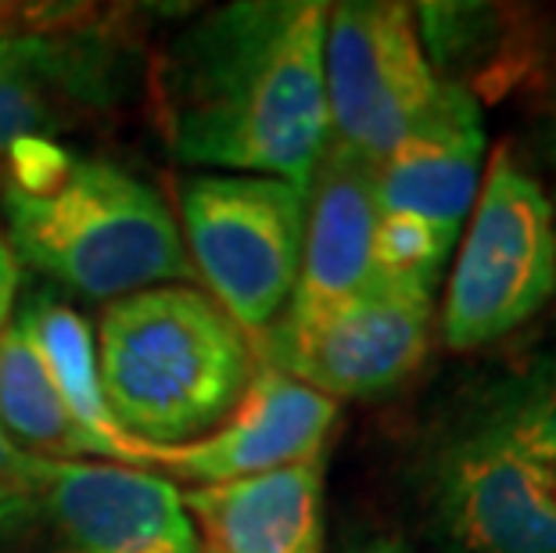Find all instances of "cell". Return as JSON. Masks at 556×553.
Listing matches in <instances>:
<instances>
[{"label":"cell","mask_w":556,"mask_h":553,"mask_svg":"<svg viewBox=\"0 0 556 553\" xmlns=\"http://www.w3.org/2000/svg\"><path fill=\"white\" fill-rule=\"evenodd\" d=\"M324 0H241L191 22L155 68V109L187 166L309 191L330 140Z\"/></svg>","instance_id":"6da1fadb"},{"label":"cell","mask_w":556,"mask_h":553,"mask_svg":"<svg viewBox=\"0 0 556 553\" xmlns=\"http://www.w3.org/2000/svg\"><path fill=\"white\" fill-rule=\"evenodd\" d=\"M93 338L109 414L140 445L205 439L241 403L258 367L252 338L191 285L109 302Z\"/></svg>","instance_id":"7a4b0ae2"},{"label":"cell","mask_w":556,"mask_h":553,"mask_svg":"<svg viewBox=\"0 0 556 553\" xmlns=\"http://www.w3.org/2000/svg\"><path fill=\"white\" fill-rule=\"evenodd\" d=\"M4 230L18 266L83 299L119 302L194 277L165 198L112 162L73 159L37 194L4 187Z\"/></svg>","instance_id":"3957f363"},{"label":"cell","mask_w":556,"mask_h":553,"mask_svg":"<svg viewBox=\"0 0 556 553\" xmlns=\"http://www.w3.org/2000/svg\"><path fill=\"white\" fill-rule=\"evenodd\" d=\"M324 79L330 140L374 169L406 140L481 112L434 73L413 4L399 0L330 4Z\"/></svg>","instance_id":"277c9868"},{"label":"cell","mask_w":556,"mask_h":553,"mask_svg":"<svg viewBox=\"0 0 556 553\" xmlns=\"http://www.w3.org/2000/svg\"><path fill=\"white\" fill-rule=\"evenodd\" d=\"M442 302V341L475 352L528 327L556 296V219L514 144L492 151Z\"/></svg>","instance_id":"5b68a950"},{"label":"cell","mask_w":556,"mask_h":553,"mask_svg":"<svg viewBox=\"0 0 556 553\" xmlns=\"http://www.w3.org/2000/svg\"><path fill=\"white\" fill-rule=\"evenodd\" d=\"M176 202V227L205 296L258 341L299 280L305 191L277 176L194 173L180 180Z\"/></svg>","instance_id":"8992f818"},{"label":"cell","mask_w":556,"mask_h":553,"mask_svg":"<svg viewBox=\"0 0 556 553\" xmlns=\"http://www.w3.org/2000/svg\"><path fill=\"white\" fill-rule=\"evenodd\" d=\"M417 497L442 553H556V503L470 403L424 442Z\"/></svg>","instance_id":"52a82bcc"},{"label":"cell","mask_w":556,"mask_h":553,"mask_svg":"<svg viewBox=\"0 0 556 553\" xmlns=\"http://www.w3.org/2000/svg\"><path fill=\"white\" fill-rule=\"evenodd\" d=\"M434 288L374 277L341 310L305 327L274 324L252 341L258 363L291 374L327 399H377L409 381L428 356Z\"/></svg>","instance_id":"ba28073f"},{"label":"cell","mask_w":556,"mask_h":553,"mask_svg":"<svg viewBox=\"0 0 556 553\" xmlns=\"http://www.w3.org/2000/svg\"><path fill=\"white\" fill-rule=\"evenodd\" d=\"M334 428V399L258 363L241 403L216 431L187 445H151L148 456L151 467H165L201 486H219L327 456Z\"/></svg>","instance_id":"9c48e42d"},{"label":"cell","mask_w":556,"mask_h":553,"mask_svg":"<svg viewBox=\"0 0 556 553\" xmlns=\"http://www.w3.org/2000/svg\"><path fill=\"white\" fill-rule=\"evenodd\" d=\"M40 514L58 532L54 553H198L180 489L140 467L51 461Z\"/></svg>","instance_id":"30bf717a"},{"label":"cell","mask_w":556,"mask_h":553,"mask_svg":"<svg viewBox=\"0 0 556 553\" xmlns=\"http://www.w3.org/2000/svg\"><path fill=\"white\" fill-rule=\"evenodd\" d=\"M115 84L119 43L83 22L0 37V159L18 140H54L87 112L112 104Z\"/></svg>","instance_id":"8fae6325"},{"label":"cell","mask_w":556,"mask_h":553,"mask_svg":"<svg viewBox=\"0 0 556 553\" xmlns=\"http://www.w3.org/2000/svg\"><path fill=\"white\" fill-rule=\"evenodd\" d=\"M374 166L327 140L305 191L299 280L277 324L305 327L359 299L374 285Z\"/></svg>","instance_id":"7c38bea8"},{"label":"cell","mask_w":556,"mask_h":553,"mask_svg":"<svg viewBox=\"0 0 556 553\" xmlns=\"http://www.w3.org/2000/svg\"><path fill=\"white\" fill-rule=\"evenodd\" d=\"M198 553H324L327 456L180 492Z\"/></svg>","instance_id":"4fadbf2b"},{"label":"cell","mask_w":556,"mask_h":553,"mask_svg":"<svg viewBox=\"0 0 556 553\" xmlns=\"http://www.w3.org/2000/svg\"><path fill=\"white\" fill-rule=\"evenodd\" d=\"M420 43L445 84L500 104L546 76L556 37L546 11L520 4H413Z\"/></svg>","instance_id":"5bb4252c"},{"label":"cell","mask_w":556,"mask_h":553,"mask_svg":"<svg viewBox=\"0 0 556 553\" xmlns=\"http://www.w3.org/2000/svg\"><path fill=\"white\" fill-rule=\"evenodd\" d=\"M481 112L406 140L374 169L377 216L417 219L456 244L484 173Z\"/></svg>","instance_id":"9a60e30c"},{"label":"cell","mask_w":556,"mask_h":553,"mask_svg":"<svg viewBox=\"0 0 556 553\" xmlns=\"http://www.w3.org/2000/svg\"><path fill=\"white\" fill-rule=\"evenodd\" d=\"M467 403L556 503V321L506 352Z\"/></svg>","instance_id":"2e32d148"},{"label":"cell","mask_w":556,"mask_h":553,"mask_svg":"<svg viewBox=\"0 0 556 553\" xmlns=\"http://www.w3.org/2000/svg\"><path fill=\"white\" fill-rule=\"evenodd\" d=\"M15 324L29 345L37 349L47 378H51L54 392L62 395L65 410L73 420L101 445L104 464L119 467H151V445H140L115 428L101 392V370H98V338L87 316L76 313L73 305L54 302L51 296H33L15 313Z\"/></svg>","instance_id":"e0dca14e"},{"label":"cell","mask_w":556,"mask_h":553,"mask_svg":"<svg viewBox=\"0 0 556 553\" xmlns=\"http://www.w3.org/2000/svg\"><path fill=\"white\" fill-rule=\"evenodd\" d=\"M0 425L18 450L43 461H104L101 445L65 410L15 316L0 331Z\"/></svg>","instance_id":"ac0fdd59"},{"label":"cell","mask_w":556,"mask_h":553,"mask_svg":"<svg viewBox=\"0 0 556 553\" xmlns=\"http://www.w3.org/2000/svg\"><path fill=\"white\" fill-rule=\"evenodd\" d=\"M47 464L51 461L18 450L0 425V532H11L15 525L40 514Z\"/></svg>","instance_id":"d6986e66"},{"label":"cell","mask_w":556,"mask_h":553,"mask_svg":"<svg viewBox=\"0 0 556 553\" xmlns=\"http://www.w3.org/2000/svg\"><path fill=\"white\" fill-rule=\"evenodd\" d=\"M18 280H22V266L15 252H11L4 219H0V331L8 327V321L15 316V302H18Z\"/></svg>","instance_id":"ffe728a7"},{"label":"cell","mask_w":556,"mask_h":553,"mask_svg":"<svg viewBox=\"0 0 556 553\" xmlns=\"http://www.w3.org/2000/svg\"><path fill=\"white\" fill-rule=\"evenodd\" d=\"M539 144L542 159L556 169V51L549 58V68L542 76V115H539Z\"/></svg>","instance_id":"44dd1931"},{"label":"cell","mask_w":556,"mask_h":553,"mask_svg":"<svg viewBox=\"0 0 556 553\" xmlns=\"http://www.w3.org/2000/svg\"><path fill=\"white\" fill-rule=\"evenodd\" d=\"M345 553H417V550L399 536H363Z\"/></svg>","instance_id":"7402d4cb"},{"label":"cell","mask_w":556,"mask_h":553,"mask_svg":"<svg viewBox=\"0 0 556 553\" xmlns=\"http://www.w3.org/2000/svg\"><path fill=\"white\" fill-rule=\"evenodd\" d=\"M553 219H556V198H553Z\"/></svg>","instance_id":"603a6c76"}]
</instances>
